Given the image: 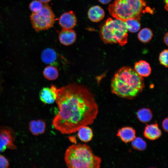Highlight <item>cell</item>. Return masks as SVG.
Listing matches in <instances>:
<instances>
[{
	"mask_svg": "<svg viewBox=\"0 0 168 168\" xmlns=\"http://www.w3.org/2000/svg\"><path fill=\"white\" fill-rule=\"evenodd\" d=\"M105 15L103 9L98 5L91 7L88 12L89 18L93 22H98L101 21L104 18Z\"/></svg>",
	"mask_w": 168,
	"mask_h": 168,
	"instance_id": "9a60e30c",
	"label": "cell"
},
{
	"mask_svg": "<svg viewBox=\"0 0 168 168\" xmlns=\"http://www.w3.org/2000/svg\"><path fill=\"white\" fill-rule=\"evenodd\" d=\"M55 91L59 110L52 124L56 130L63 134H70L93 123L98 107L94 96L88 88L72 83L59 88L56 86Z\"/></svg>",
	"mask_w": 168,
	"mask_h": 168,
	"instance_id": "6da1fadb",
	"label": "cell"
},
{
	"mask_svg": "<svg viewBox=\"0 0 168 168\" xmlns=\"http://www.w3.org/2000/svg\"><path fill=\"white\" fill-rule=\"evenodd\" d=\"M101 3L104 4H106L109 3L112 0H98Z\"/></svg>",
	"mask_w": 168,
	"mask_h": 168,
	"instance_id": "83f0119b",
	"label": "cell"
},
{
	"mask_svg": "<svg viewBox=\"0 0 168 168\" xmlns=\"http://www.w3.org/2000/svg\"><path fill=\"white\" fill-rule=\"evenodd\" d=\"M138 38L141 42L146 43L149 42L153 37L151 30L147 28L142 29L138 34Z\"/></svg>",
	"mask_w": 168,
	"mask_h": 168,
	"instance_id": "ffe728a7",
	"label": "cell"
},
{
	"mask_svg": "<svg viewBox=\"0 0 168 168\" xmlns=\"http://www.w3.org/2000/svg\"><path fill=\"white\" fill-rule=\"evenodd\" d=\"M136 132L133 128L124 127L119 129L117 136L124 142L127 143L131 142L136 137Z\"/></svg>",
	"mask_w": 168,
	"mask_h": 168,
	"instance_id": "7c38bea8",
	"label": "cell"
},
{
	"mask_svg": "<svg viewBox=\"0 0 168 168\" xmlns=\"http://www.w3.org/2000/svg\"><path fill=\"white\" fill-rule=\"evenodd\" d=\"M46 127L45 122L42 119L31 120L29 124L30 131L35 136L44 133L45 131Z\"/></svg>",
	"mask_w": 168,
	"mask_h": 168,
	"instance_id": "5bb4252c",
	"label": "cell"
},
{
	"mask_svg": "<svg viewBox=\"0 0 168 168\" xmlns=\"http://www.w3.org/2000/svg\"><path fill=\"white\" fill-rule=\"evenodd\" d=\"M77 20L76 16L72 11L63 14L59 19V23L63 28L71 29L76 26Z\"/></svg>",
	"mask_w": 168,
	"mask_h": 168,
	"instance_id": "9c48e42d",
	"label": "cell"
},
{
	"mask_svg": "<svg viewBox=\"0 0 168 168\" xmlns=\"http://www.w3.org/2000/svg\"><path fill=\"white\" fill-rule=\"evenodd\" d=\"M55 86L52 85L50 88L44 87L41 90L39 93V97L42 102L48 104L54 102L57 98V94L55 91Z\"/></svg>",
	"mask_w": 168,
	"mask_h": 168,
	"instance_id": "ba28073f",
	"label": "cell"
},
{
	"mask_svg": "<svg viewBox=\"0 0 168 168\" xmlns=\"http://www.w3.org/2000/svg\"><path fill=\"white\" fill-rule=\"evenodd\" d=\"M78 138L82 141L87 142L91 141L93 138V133L92 129L88 126L80 128L77 131Z\"/></svg>",
	"mask_w": 168,
	"mask_h": 168,
	"instance_id": "e0dca14e",
	"label": "cell"
},
{
	"mask_svg": "<svg viewBox=\"0 0 168 168\" xmlns=\"http://www.w3.org/2000/svg\"><path fill=\"white\" fill-rule=\"evenodd\" d=\"M166 4L165 7V9L167 11L168 10V0H165Z\"/></svg>",
	"mask_w": 168,
	"mask_h": 168,
	"instance_id": "f546056e",
	"label": "cell"
},
{
	"mask_svg": "<svg viewBox=\"0 0 168 168\" xmlns=\"http://www.w3.org/2000/svg\"><path fill=\"white\" fill-rule=\"evenodd\" d=\"M15 133L11 128L7 126L0 127V152L6 149H16L15 144Z\"/></svg>",
	"mask_w": 168,
	"mask_h": 168,
	"instance_id": "52a82bcc",
	"label": "cell"
},
{
	"mask_svg": "<svg viewBox=\"0 0 168 168\" xmlns=\"http://www.w3.org/2000/svg\"><path fill=\"white\" fill-rule=\"evenodd\" d=\"M168 50L165 49L162 51L160 54L159 60L160 63L167 68L168 66Z\"/></svg>",
	"mask_w": 168,
	"mask_h": 168,
	"instance_id": "cb8c5ba5",
	"label": "cell"
},
{
	"mask_svg": "<svg viewBox=\"0 0 168 168\" xmlns=\"http://www.w3.org/2000/svg\"><path fill=\"white\" fill-rule=\"evenodd\" d=\"M64 159L69 168H99L101 160L86 144H72L66 149Z\"/></svg>",
	"mask_w": 168,
	"mask_h": 168,
	"instance_id": "3957f363",
	"label": "cell"
},
{
	"mask_svg": "<svg viewBox=\"0 0 168 168\" xmlns=\"http://www.w3.org/2000/svg\"><path fill=\"white\" fill-rule=\"evenodd\" d=\"M30 19L34 30L37 32L48 30L54 26L56 19L51 7L46 3L38 12H32Z\"/></svg>",
	"mask_w": 168,
	"mask_h": 168,
	"instance_id": "8992f818",
	"label": "cell"
},
{
	"mask_svg": "<svg viewBox=\"0 0 168 168\" xmlns=\"http://www.w3.org/2000/svg\"><path fill=\"white\" fill-rule=\"evenodd\" d=\"M131 142L132 147L135 150L143 151L147 147L146 142L141 138L136 137Z\"/></svg>",
	"mask_w": 168,
	"mask_h": 168,
	"instance_id": "7402d4cb",
	"label": "cell"
},
{
	"mask_svg": "<svg viewBox=\"0 0 168 168\" xmlns=\"http://www.w3.org/2000/svg\"><path fill=\"white\" fill-rule=\"evenodd\" d=\"M77 38L75 31L71 29L63 28L59 32L58 38L61 44L65 46H68L75 41Z\"/></svg>",
	"mask_w": 168,
	"mask_h": 168,
	"instance_id": "30bf717a",
	"label": "cell"
},
{
	"mask_svg": "<svg viewBox=\"0 0 168 168\" xmlns=\"http://www.w3.org/2000/svg\"><path fill=\"white\" fill-rule=\"evenodd\" d=\"M44 77L50 81L54 80L58 76V72L57 68L53 65H50L45 68L43 72Z\"/></svg>",
	"mask_w": 168,
	"mask_h": 168,
	"instance_id": "d6986e66",
	"label": "cell"
},
{
	"mask_svg": "<svg viewBox=\"0 0 168 168\" xmlns=\"http://www.w3.org/2000/svg\"><path fill=\"white\" fill-rule=\"evenodd\" d=\"M41 58L44 63L52 65H56L57 63L58 54L53 49L48 48L42 52Z\"/></svg>",
	"mask_w": 168,
	"mask_h": 168,
	"instance_id": "4fadbf2b",
	"label": "cell"
},
{
	"mask_svg": "<svg viewBox=\"0 0 168 168\" xmlns=\"http://www.w3.org/2000/svg\"><path fill=\"white\" fill-rule=\"evenodd\" d=\"M43 4L39 0H34L29 4V8L33 12H36L43 8Z\"/></svg>",
	"mask_w": 168,
	"mask_h": 168,
	"instance_id": "603a6c76",
	"label": "cell"
},
{
	"mask_svg": "<svg viewBox=\"0 0 168 168\" xmlns=\"http://www.w3.org/2000/svg\"><path fill=\"white\" fill-rule=\"evenodd\" d=\"M146 6L144 0H115L108 9L113 17L125 21L130 19L139 20Z\"/></svg>",
	"mask_w": 168,
	"mask_h": 168,
	"instance_id": "277c9868",
	"label": "cell"
},
{
	"mask_svg": "<svg viewBox=\"0 0 168 168\" xmlns=\"http://www.w3.org/2000/svg\"><path fill=\"white\" fill-rule=\"evenodd\" d=\"M137 115L138 120L143 123L149 122L153 116L152 111L149 109L147 108H143L139 110Z\"/></svg>",
	"mask_w": 168,
	"mask_h": 168,
	"instance_id": "ac0fdd59",
	"label": "cell"
},
{
	"mask_svg": "<svg viewBox=\"0 0 168 168\" xmlns=\"http://www.w3.org/2000/svg\"><path fill=\"white\" fill-rule=\"evenodd\" d=\"M127 30L132 33L138 31L141 27L139 20L134 19H128L124 21Z\"/></svg>",
	"mask_w": 168,
	"mask_h": 168,
	"instance_id": "44dd1931",
	"label": "cell"
},
{
	"mask_svg": "<svg viewBox=\"0 0 168 168\" xmlns=\"http://www.w3.org/2000/svg\"><path fill=\"white\" fill-rule=\"evenodd\" d=\"M134 70L139 75L142 77L148 76L151 72L149 64L144 60H140L135 63Z\"/></svg>",
	"mask_w": 168,
	"mask_h": 168,
	"instance_id": "2e32d148",
	"label": "cell"
},
{
	"mask_svg": "<svg viewBox=\"0 0 168 168\" xmlns=\"http://www.w3.org/2000/svg\"><path fill=\"white\" fill-rule=\"evenodd\" d=\"M168 32H167L165 34L164 37V41L167 46H168Z\"/></svg>",
	"mask_w": 168,
	"mask_h": 168,
	"instance_id": "4316f807",
	"label": "cell"
},
{
	"mask_svg": "<svg viewBox=\"0 0 168 168\" xmlns=\"http://www.w3.org/2000/svg\"><path fill=\"white\" fill-rule=\"evenodd\" d=\"M168 118H165L162 121V126L163 130L166 132L168 131Z\"/></svg>",
	"mask_w": 168,
	"mask_h": 168,
	"instance_id": "484cf974",
	"label": "cell"
},
{
	"mask_svg": "<svg viewBox=\"0 0 168 168\" xmlns=\"http://www.w3.org/2000/svg\"><path fill=\"white\" fill-rule=\"evenodd\" d=\"M161 134V131L156 123L146 125L143 132L144 136L151 140L158 139Z\"/></svg>",
	"mask_w": 168,
	"mask_h": 168,
	"instance_id": "8fae6325",
	"label": "cell"
},
{
	"mask_svg": "<svg viewBox=\"0 0 168 168\" xmlns=\"http://www.w3.org/2000/svg\"><path fill=\"white\" fill-rule=\"evenodd\" d=\"M144 87L143 79L131 68L123 67L119 69L111 81L112 93L119 96L131 99L135 97Z\"/></svg>",
	"mask_w": 168,
	"mask_h": 168,
	"instance_id": "7a4b0ae2",
	"label": "cell"
},
{
	"mask_svg": "<svg viewBox=\"0 0 168 168\" xmlns=\"http://www.w3.org/2000/svg\"><path fill=\"white\" fill-rule=\"evenodd\" d=\"M41 2L44 3H46L50 1L51 0H39Z\"/></svg>",
	"mask_w": 168,
	"mask_h": 168,
	"instance_id": "f1b7e54d",
	"label": "cell"
},
{
	"mask_svg": "<svg viewBox=\"0 0 168 168\" xmlns=\"http://www.w3.org/2000/svg\"><path fill=\"white\" fill-rule=\"evenodd\" d=\"M127 30L124 21L110 18L100 28V36L105 44L118 43L123 46L128 41Z\"/></svg>",
	"mask_w": 168,
	"mask_h": 168,
	"instance_id": "5b68a950",
	"label": "cell"
},
{
	"mask_svg": "<svg viewBox=\"0 0 168 168\" xmlns=\"http://www.w3.org/2000/svg\"><path fill=\"white\" fill-rule=\"evenodd\" d=\"M8 160L4 156L0 155V168H6L9 166Z\"/></svg>",
	"mask_w": 168,
	"mask_h": 168,
	"instance_id": "d4e9b609",
	"label": "cell"
}]
</instances>
